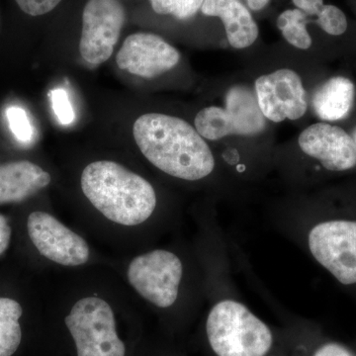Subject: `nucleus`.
<instances>
[{
  "mask_svg": "<svg viewBox=\"0 0 356 356\" xmlns=\"http://www.w3.org/2000/svg\"><path fill=\"white\" fill-rule=\"evenodd\" d=\"M133 135L145 158L170 177L196 181L214 170V156L205 139L178 117L142 115L134 123Z\"/></svg>",
  "mask_w": 356,
  "mask_h": 356,
  "instance_id": "obj_1",
  "label": "nucleus"
},
{
  "mask_svg": "<svg viewBox=\"0 0 356 356\" xmlns=\"http://www.w3.org/2000/svg\"><path fill=\"white\" fill-rule=\"evenodd\" d=\"M81 191L91 205L109 221L138 226L153 215L156 194L153 185L112 161H97L84 168Z\"/></svg>",
  "mask_w": 356,
  "mask_h": 356,
  "instance_id": "obj_2",
  "label": "nucleus"
},
{
  "mask_svg": "<svg viewBox=\"0 0 356 356\" xmlns=\"http://www.w3.org/2000/svg\"><path fill=\"white\" fill-rule=\"evenodd\" d=\"M205 334L215 356H269L275 343L268 325L234 300H222L212 307Z\"/></svg>",
  "mask_w": 356,
  "mask_h": 356,
  "instance_id": "obj_3",
  "label": "nucleus"
},
{
  "mask_svg": "<svg viewBox=\"0 0 356 356\" xmlns=\"http://www.w3.org/2000/svg\"><path fill=\"white\" fill-rule=\"evenodd\" d=\"M64 325L74 356H128V346L118 330L112 307L98 297L79 300Z\"/></svg>",
  "mask_w": 356,
  "mask_h": 356,
  "instance_id": "obj_4",
  "label": "nucleus"
},
{
  "mask_svg": "<svg viewBox=\"0 0 356 356\" xmlns=\"http://www.w3.org/2000/svg\"><path fill=\"white\" fill-rule=\"evenodd\" d=\"M266 119L252 89L236 86L227 93L226 108L206 107L196 115L194 124L204 139L217 140L233 135H259L266 129Z\"/></svg>",
  "mask_w": 356,
  "mask_h": 356,
  "instance_id": "obj_5",
  "label": "nucleus"
},
{
  "mask_svg": "<svg viewBox=\"0 0 356 356\" xmlns=\"http://www.w3.org/2000/svg\"><path fill=\"white\" fill-rule=\"evenodd\" d=\"M182 275L184 266L179 257L165 250L138 255L127 270L131 286L161 309L170 308L177 301Z\"/></svg>",
  "mask_w": 356,
  "mask_h": 356,
  "instance_id": "obj_6",
  "label": "nucleus"
},
{
  "mask_svg": "<svg viewBox=\"0 0 356 356\" xmlns=\"http://www.w3.org/2000/svg\"><path fill=\"white\" fill-rule=\"evenodd\" d=\"M308 245L314 259L339 282L356 284V221L320 222L309 233Z\"/></svg>",
  "mask_w": 356,
  "mask_h": 356,
  "instance_id": "obj_7",
  "label": "nucleus"
},
{
  "mask_svg": "<svg viewBox=\"0 0 356 356\" xmlns=\"http://www.w3.org/2000/svg\"><path fill=\"white\" fill-rule=\"evenodd\" d=\"M126 23V10L119 0H88L83 13L79 53L88 64L108 60Z\"/></svg>",
  "mask_w": 356,
  "mask_h": 356,
  "instance_id": "obj_8",
  "label": "nucleus"
},
{
  "mask_svg": "<svg viewBox=\"0 0 356 356\" xmlns=\"http://www.w3.org/2000/svg\"><path fill=\"white\" fill-rule=\"evenodd\" d=\"M27 229L33 245L49 261L64 266L88 262V243L53 215L43 211L32 212L28 217Z\"/></svg>",
  "mask_w": 356,
  "mask_h": 356,
  "instance_id": "obj_9",
  "label": "nucleus"
},
{
  "mask_svg": "<svg viewBox=\"0 0 356 356\" xmlns=\"http://www.w3.org/2000/svg\"><path fill=\"white\" fill-rule=\"evenodd\" d=\"M254 88L259 108L268 120L280 123L305 115L308 98L301 77L294 70H278L259 76Z\"/></svg>",
  "mask_w": 356,
  "mask_h": 356,
  "instance_id": "obj_10",
  "label": "nucleus"
},
{
  "mask_svg": "<svg viewBox=\"0 0 356 356\" xmlns=\"http://www.w3.org/2000/svg\"><path fill=\"white\" fill-rule=\"evenodd\" d=\"M179 51L165 39L152 33L128 36L116 55L119 69L134 76L154 79L177 67Z\"/></svg>",
  "mask_w": 356,
  "mask_h": 356,
  "instance_id": "obj_11",
  "label": "nucleus"
},
{
  "mask_svg": "<svg viewBox=\"0 0 356 356\" xmlns=\"http://www.w3.org/2000/svg\"><path fill=\"white\" fill-rule=\"evenodd\" d=\"M298 144L304 154L318 159L331 172H346L356 165L355 140L337 126L327 123L309 126L300 134Z\"/></svg>",
  "mask_w": 356,
  "mask_h": 356,
  "instance_id": "obj_12",
  "label": "nucleus"
},
{
  "mask_svg": "<svg viewBox=\"0 0 356 356\" xmlns=\"http://www.w3.org/2000/svg\"><path fill=\"white\" fill-rule=\"evenodd\" d=\"M50 173L29 161L0 165V204L19 203L51 184Z\"/></svg>",
  "mask_w": 356,
  "mask_h": 356,
  "instance_id": "obj_13",
  "label": "nucleus"
},
{
  "mask_svg": "<svg viewBox=\"0 0 356 356\" xmlns=\"http://www.w3.org/2000/svg\"><path fill=\"white\" fill-rule=\"evenodd\" d=\"M201 10L205 15L221 18L227 38L233 48H248L257 41L259 27L248 9L238 0H204Z\"/></svg>",
  "mask_w": 356,
  "mask_h": 356,
  "instance_id": "obj_14",
  "label": "nucleus"
},
{
  "mask_svg": "<svg viewBox=\"0 0 356 356\" xmlns=\"http://www.w3.org/2000/svg\"><path fill=\"white\" fill-rule=\"evenodd\" d=\"M355 86L343 76L332 77L316 91L313 106L318 118L339 121L350 113L355 102Z\"/></svg>",
  "mask_w": 356,
  "mask_h": 356,
  "instance_id": "obj_15",
  "label": "nucleus"
},
{
  "mask_svg": "<svg viewBox=\"0 0 356 356\" xmlns=\"http://www.w3.org/2000/svg\"><path fill=\"white\" fill-rule=\"evenodd\" d=\"M23 308L16 300L0 297V356H13L23 339Z\"/></svg>",
  "mask_w": 356,
  "mask_h": 356,
  "instance_id": "obj_16",
  "label": "nucleus"
},
{
  "mask_svg": "<svg viewBox=\"0 0 356 356\" xmlns=\"http://www.w3.org/2000/svg\"><path fill=\"white\" fill-rule=\"evenodd\" d=\"M306 25L307 15L300 9L284 11L277 19V26L283 37L288 43L300 50H307L312 44V38Z\"/></svg>",
  "mask_w": 356,
  "mask_h": 356,
  "instance_id": "obj_17",
  "label": "nucleus"
},
{
  "mask_svg": "<svg viewBox=\"0 0 356 356\" xmlns=\"http://www.w3.org/2000/svg\"><path fill=\"white\" fill-rule=\"evenodd\" d=\"M154 11L161 15H172L177 19H188L197 13L204 0H149Z\"/></svg>",
  "mask_w": 356,
  "mask_h": 356,
  "instance_id": "obj_18",
  "label": "nucleus"
},
{
  "mask_svg": "<svg viewBox=\"0 0 356 356\" xmlns=\"http://www.w3.org/2000/svg\"><path fill=\"white\" fill-rule=\"evenodd\" d=\"M318 24L332 36L343 35L348 29V20L341 9L334 6H324L318 15Z\"/></svg>",
  "mask_w": 356,
  "mask_h": 356,
  "instance_id": "obj_19",
  "label": "nucleus"
},
{
  "mask_svg": "<svg viewBox=\"0 0 356 356\" xmlns=\"http://www.w3.org/2000/svg\"><path fill=\"white\" fill-rule=\"evenodd\" d=\"M7 121L14 137L22 143L32 140L33 127L31 122L24 109L19 106H10L6 110Z\"/></svg>",
  "mask_w": 356,
  "mask_h": 356,
  "instance_id": "obj_20",
  "label": "nucleus"
},
{
  "mask_svg": "<svg viewBox=\"0 0 356 356\" xmlns=\"http://www.w3.org/2000/svg\"><path fill=\"white\" fill-rule=\"evenodd\" d=\"M54 112L63 125H70L74 120V111L70 104L69 96L65 89L57 88L51 91Z\"/></svg>",
  "mask_w": 356,
  "mask_h": 356,
  "instance_id": "obj_21",
  "label": "nucleus"
},
{
  "mask_svg": "<svg viewBox=\"0 0 356 356\" xmlns=\"http://www.w3.org/2000/svg\"><path fill=\"white\" fill-rule=\"evenodd\" d=\"M21 10L28 15L41 16L51 13L62 0H15Z\"/></svg>",
  "mask_w": 356,
  "mask_h": 356,
  "instance_id": "obj_22",
  "label": "nucleus"
},
{
  "mask_svg": "<svg viewBox=\"0 0 356 356\" xmlns=\"http://www.w3.org/2000/svg\"><path fill=\"white\" fill-rule=\"evenodd\" d=\"M311 356H355L348 348L334 341L318 346Z\"/></svg>",
  "mask_w": 356,
  "mask_h": 356,
  "instance_id": "obj_23",
  "label": "nucleus"
},
{
  "mask_svg": "<svg viewBox=\"0 0 356 356\" xmlns=\"http://www.w3.org/2000/svg\"><path fill=\"white\" fill-rule=\"evenodd\" d=\"M13 236V229L9 224L8 219L0 214V255L6 254L8 250Z\"/></svg>",
  "mask_w": 356,
  "mask_h": 356,
  "instance_id": "obj_24",
  "label": "nucleus"
},
{
  "mask_svg": "<svg viewBox=\"0 0 356 356\" xmlns=\"http://www.w3.org/2000/svg\"><path fill=\"white\" fill-rule=\"evenodd\" d=\"M292 1L306 15H318L324 7L323 0H292Z\"/></svg>",
  "mask_w": 356,
  "mask_h": 356,
  "instance_id": "obj_25",
  "label": "nucleus"
},
{
  "mask_svg": "<svg viewBox=\"0 0 356 356\" xmlns=\"http://www.w3.org/2000/svg\"><path fill=\"white\" fill-rule=\"evenodd\" d=\"M269 3V0H248V6L252 10H261Z\"/></svg>",
  "mask_w": 356,
  "mask_h": 356,
  "instance_id": "obj_26",
  "label": "nucleus"
},
{
  "mask_svg": "<svg viewBox=\"0 0 356 356\" xmlns=\"http://www.w3.org/2000/svg\"><path fill=\"white\" fill-rule=\"evenodd\" d=\"M353 140H355V144H356V133H355V139H353Z\"/></svg>",
  "mask_w": 356,
  "mask_h": 356,
  "instance_id": "obj_27",
  "label": "nucleus"
}]
</instances>
